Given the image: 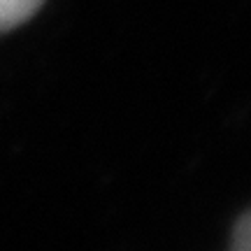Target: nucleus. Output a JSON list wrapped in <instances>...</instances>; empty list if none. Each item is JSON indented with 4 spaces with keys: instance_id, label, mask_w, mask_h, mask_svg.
<instances>
[{
    "instance_id": "1",
    "label": "nucleus",
    "mask_w": 251,
    "mask_h": 251,
    "mask_svg": "<svg viewBox=\"0 0 251 251\" xmlns=\"http://www.w3.org/2000/svg\"><path fill=\"white\" fill-rule=\"evenodd\" d=\"M45 0H0V33L24 24Z\"/></svg>"
},
{
    "instance_id": "2",
    "label": "nucleus",
    "mask_w": 251,
    "mask_h": 251,
    "mask_svg": "<svg viewBox=\"0 0 251 251\" xmlns=\"http://www.w3.org/2000/svg\"><path fill=\"white\" fill-rule=\"evenodd\" d=\"M233 249L251 251V212L242 214L233 228Z\"/></svg>"
}]
</instances>
